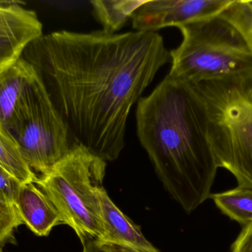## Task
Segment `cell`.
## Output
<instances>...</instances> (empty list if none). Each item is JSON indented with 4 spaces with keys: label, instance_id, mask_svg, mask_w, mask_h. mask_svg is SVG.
<instances>
[{
    "label": "cell",
    "instance_id": "6da1fadb",
    "mask_svg": "<svg viewBox=\"0 0 252 252\" xmlns=\"http://www.w3.org/2000/svg\"><path fill=\"white\" fill-rule=\"evenodd\" d=\"M23 54L75 143L106 162L118 159L125 146L132 107L171 62L160 34L136 31H56L31 42Z\"/></svg>",
    "mask_w": 252,
    "mask_h": 252
},
{
    "label": "cell",
    "instance_id": "7a4b0ae2",
    "mask_svg": "<svg viewBox=\"0 0 252 252\" xmlns=\"http://www.w3.org/2000/svg\"><path fill=\"white\" fill-rule=\"evenodd\" d=\"M136 119L139 142L163 186L192 213L210 198L219 169L192 87L167 75L139 99Z\"/></svg>",
    "mask_w": 252,
    "mask_h": 252
},
{
    "label": "cell",
    "instance_id": "3957f363",
    "mask_svg": "<svg viewBox=\"0 0 252 252\" xmlns=\"http://www.w3.org/2000/svg\"><path fill=\"white\" fill-rule=\"evenodd\" d=\"M190 86L217 167L230 172L238 187L252 189V73Z\"/></svg>",
    "mask_w": 252,
    "mask_h": 252
},
{
    "label": "cell",
    "instance_id": "277c9868",
    "mask_svg": "<svg viewBox=\"0 0 252 252\" xmlns=\"http://www.w3.org/2000/svg\"><path fill=\"white\" fill-rule=\"evenodd\" d=\"M177 28L183 40L170 51L169 76L193 85L252 73V49L240 31L221 16Z\"/></svg>",
    "mask_w": 252,
    "mask_h": 252
},
{
    "label": "cell",
    "instance_id": "5b68a950",
    "mask_svg": "<svg viewBox=\"0 0 252 252\" xmlns=\"http://www.w3.org/2000/svg\"><path fill=\"white\" fill-rule=\"evenodd\" d=\"M106 166L104 160L76 144L35 181L83 245L103 234L98 192L103 187Z\"/></svg>",
    "mask_w": 252,
    "mask_h": 252
},
{
    "label": "cell",
    "instance_id": "8992f818",
    "mask_svg": "<svg viewBox=\"0 0 252 252\" xmlns=\"http://www.w3.org/2000/svg\"><path fill=\"white\" fill-rule=\"evenodd\" d=\"M10 133L27 164L41 175L76 144L40 75L26 110Z\"/></svg>",
    "mask_w": 252,
    "mask_h": 252
},
{
    "label": "cell",
    "instance_id": "52a82bcc",
    "mask_svg": "<svg viewBox=\"0 0 252 252\" xmlns=\"http://www.w3.org/2000/svg\"><path fill=\"white\" fill-rule=\"evenodd\" d=\"M235 0L146 1L132 16L136 31L156 32L169 26L207 20L221 16Z\"/></svg>",
    "mask_w": 252,
    "mask_h": 252
},
{
    "label": "cell",
    "instance_id": "ba28073f",
    "mask_svg": "<svg viewBox=\"0 0 252 252\" xmlns=\"http://www.w3.org/2000/svg\"><path fill=\"white\" fill-rule=\"evenodd\" d=\"M42 35V24L34 10L27 8L23 1L0 0V72Z\"/></svg>",
    "mask_w": 252,
    "mask_h": 252
},
{
    "label": "cell",
    "instance_id": "9c48e42d",
    "mask_svg": "<svg viewBox=\"0 0 252 252\" xmlns=\"http://www.w3.org/2000/svg\"><path fill=\"white\" fill-rule=\"evenodd\" d=\"M39 74L23 57L0 72V127L11 133L28 108Z\"/></svg>",
    "mask_w": 252,
    "mask_h": 252
},
{
    "label": "cell",
    "instance_id": "30bf717a",
    "mask_svg": "<svg viewBox=\"0 0 252 252\" xmlns=\"http://www.w3.org/2000/svg\"><path fill=\"white\" fill-rule=\"evenodd\" d=\"M103 234L99 241L134 252H161L148 241L140 228L133 223L111 200L104 187L98 192Z\"/></svg>",
    "mask_w": 252,
    "mask_h": 252
},
{
    "label": "cell",
    "instance_id": "8fae6325",
    "mask_svg": "<svg viewBox=\"0 0 252 252\" xmlns=\"http://www.w3.org/2000/svg\"><path fill=\"white\" fill-rule=\"evenodd\" d=\"M16 204L24 224L37 236H47L55 226L63 224L59 212L35 181L21 183Z\"/></svg>",
    "mask_w": 252,
    "mask_h": 252
},
{
    "label": "cell",
    "instance_id": "7c38bea8",
    "mask_svg": "<svg viewBox=\"0 0 252 252\" xmlns=\"http://www.w3.org/2000/svg\"><path fill=\"white\" fill-rule=\"evenodd\" d=\"M145 1V0H94L91 1V4L94 16L103 25V31L108 34H116Z\"/></svg>",
    "mask_w": 252,
    "mask_h": 252
},
{
    "label": "cell",
    "instance_id": "4fadbf2b",
    "mask_svg": "<svg viewBox=\"0 0 252 252\" xmlns=\"http://www.w3.org/2000/svg\"><path fill=\"white\" fill-rule=\"evenodd\" d=\"M223 214L243 226L252 224V189L237 187L210 197Z\"/></svg>",
    "mask_w": 252,
    "mask_h": 252
},
{
    "label": "cell",
    "instance_id": "5bb4252c",
    "mask_svg": "<svg viewBox=\"0 0 252 252\" xmlns=\"http://www.w3.org/2000/svg\"><path fill=\"white\" fill-rule=\"evenodd\" d=\"M0 166L21 183L35 181L38 178L24 159L13 135L1 127Z\"/></svg>",
    "mask_w": 252,
    "mask_h": 252
},
{
    "label": "cell",
    "instance_id": "9a60e30c",
    "mask_svg": "<svg viewBox=\"0 0 252 252\" xmlns=\"http://www.w3.org/2000/svg\"><path fill=\"white\" fill-rule=\"evenodd\" d=\"M22 224L23 220L16 204L0 196V247Z\"/></svg>",
    "mask_w": 252,
    "mask_h": 252
},
{
    "label": "cell",
    "instance_id": "2e32d148",
    "mask_svg": "<svg viewBox=\"0 0 252 252\" xmlns=\"http://www.w3.org/2000/svg\"><path fill=\"white\" fill-rule=\"evenodd\" d=\"M20 185L21 183L0 166V196L1 198L16 204Z\"/></svg>",
    "mask_w": 252,
    "mask_h": 252
},
{
    "label": "cell",
    "instance_id": "e0dca14e",
    "mask_svg": "<svg viewBox=\"0 0 252 252\" xmlns=\"http://www.w3.org/2000/svg\"><path fill=\"white\" fill-rule=\"evenodd\" d=\"M231 252H252V224L244 226L232 244Z\"/></svg>",
    "mask_w": 252,
    "mask_h": 252
},
{
    "label": "cell",
    "instance_id": "ac0fdd59",
    "mask_svg": "<svg viewBox=\"0 0 252 252\" xmlns=\"http://www.w3.org/2000/svg\"><path fill=\"white\" fill-rule=\"evenodd\" d=\"M82 252H134L121 247L102 242L97 239H92L84 244Z\"/></svg>",
    "mask_w": 252,
    "mask_h": 252
},
{
    "label": "cell",
    "instance_id": "d6986e66",
    "mask_svg": "<svg viewBox=\"0 0 252 252\" xmlns=\"http://www.w3.org/2000/svg\"><path fill=\"white\" fill-rule=\"evenodd\" d=\"M244 36V38H245L247 42L248 43L249 45H250V48L252 49V35H243Z\"/></svg>",
    "mask_w": 252,
    "mask_h": 252
}]
</instances>
